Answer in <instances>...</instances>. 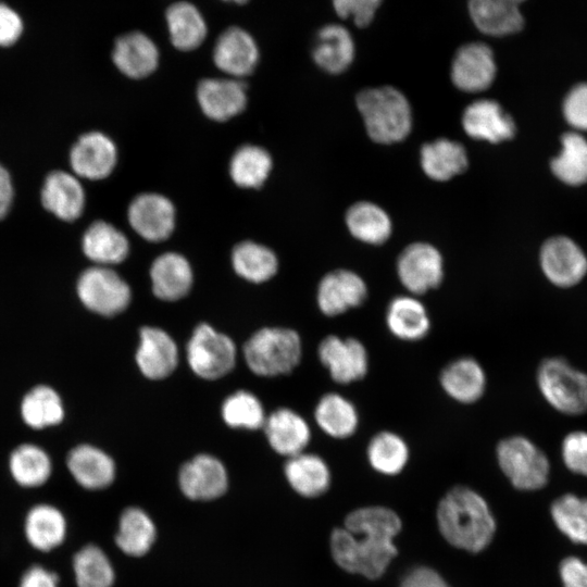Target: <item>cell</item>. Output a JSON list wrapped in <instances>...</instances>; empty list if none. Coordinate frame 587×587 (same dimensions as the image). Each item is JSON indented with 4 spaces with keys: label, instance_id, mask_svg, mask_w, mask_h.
I'll list each match as a JSON object with an SVG mask.
<instances>
[{
    "label": "cell",
    "instance_id": "4dcf8cb0",
    "mask_svg": "<svg viewBox=\"0 0 587 587\" xmlns=\"http://www.w3.org/2000/svg\"><path fill=\"white\" fill-rule=\"evenodd\" d=\"M158 537L154 521L139 507L125 508L117 520L114 542L121 552L141 558L150 552Z\"/></svg>",
    "mask_w": 587,
    "mask_h": 587
},
{
    "label": "cell",
    "instance_id": "5b68a950",
    "mask_svg": "<svg viewBox=\"0 0 587 587\" xmlns=\"http://www.w3.org/2000/svg\"><path fill=\"white\" fill-rule=\"evenodd\" d=\"M496 457L500 470L516 489L534 491L547 485L549 460L527 437L513 435L501 439L496 447Z\"/></svg>",
    "mask_w": 587,
    "mask_h": 587
},
{
    "label": "cell",
    "instance_id": "277c9868",
    "mask_svg": "<svg viewBox=\"0 0 587 587\" xmlns=\"http://www.w3.org/2000/svg\"><path fill=\"white\" fill-rule=\"evenodd\" d=\"M243 354L248 367L257 375L288 374L301 361L302 342L294 329L264 327L246 341Z\"/></svg>",
    "mask_w": 587,
    "mask_h": 587
},
{
    "label": "cell",
    "instance_id": "ac0fdd59",
    "mask_svg": "<svg viewBox=\"0 0 587 587\" xmlns=\"http://www.w3.org/2000/svg\"><path fill=\"white\" fill-rule=\"evenodd\" d=\"M212 58L220 71L239 79L254 71L259 63L260 52L249 32L238 26H230L216 38Z\"/></svg>",
    "mask_w": 587,
    "mask_h": 587
},
{
    "label": "cell",
    "instance_id": "bcb514c9",
    "mask_svg": "<svg viewBox=\"0 0 587 587\" xmlns=\"http://www.w3.org/2000/svg\"><path fill=\"white\" fill-rule=\"evenodd\" d=\"M221 414L233 428L258 429L263 427L266 419L261 401L246 390L228 396L222 404Z\"/></svg>",
    "mask_w": 587,
    "mask_h": 587
},
{
    "label": "cell",
    "instance_id": "b9f144b4",
    "mask_svg": "<svg viewBox=\"0 0 587 587\" xmlns=\"http://www.w3.org/2000/svg\"><path fill=\"white\" fill-rule=\"evenodd\" d=\"M232 265L243 279L251 283H263L276 274L278 260L266 246L246 240L234 247Z\"/></svg>",
    "mask_w": 587,
    "mask_h": 587
},
{
    "label": "cell",
    "instance_id": "4fadbf2b",
    "mask_svg": "<svg viewBox=\"0 0 587 587\" xmlns=\"http://www.w3.org/2000/svg\"><path fill=\"white\" fill-rule=\"evenodd\" d=\"M127 217L132 228L145 240H166L175 228L176 212L173 202L157 192L135 197L128 205Z\"/></svg>",
    "mask_w": 587,
    "mask_h": 587
},
{
    "label": "cell",
    "instance_id": "83f0119b",
    "mask_svg": "<svg viewBox=\"0 0 587 587\" xmlns=\"http://www.w3.org/2000/svg\"><path fill=\"white\" fill-rule=\"evenodd\" d=\"M40 199L42 207L65 222L77 220L84 212L86 197L78 178L65 171L50 172L43 182Z\"/></svg>",
    "mask_w": 587,
    "mask_h": 587
},
{
    "label": "cell",
    "instance_id": "60d3db41",
    "mask_svg": "<svg viewBox=\"0 0 587 587\" xmlns=\"http://www.w3.org/2000/svg\"><path fill=\"white\" fill-rule=\"evenodd\" d=\"M64 407L60 395L50 386L38 385L22 399L21 416L34 429L60 424L64 419Z\"/></svg>",
    "mask_w": 587,
    "mask_h": 587
},
{
    "label": "cell",
    "instance_id": "e575fe53",
    "mask_svg": "<svg viewBox=\"0 0 587 587\" xmlns=\"http://www.w3.org/2000/svg\"><path fill=\"white\" fill-rule=\"evenodd\" d=\"M165 21L170 41L177 50L192 51L205 40L207 22L200 10L189 1H176L168 5Z\"/></svg>",
    "mask_w": 587,
    "mask_h": 587
},
{
    "label": "cell",
    "instance_id": "d4e9b609",
    "mask_svg": "<svg viewBox=\"0 0 587 587\" xmlns=\"http://www.w3.org/2000/svg\"><path fill=\"white\" fill-rule=\"evenodd\" d=\"M135 359L143 376L149 379H163L170 376L178 364V348L165 330L145 326L140 329Z\"/></svg>",
    "mask_w": 587,
    "mask_h": 587
},
{
    "label": "cell",
    "instance_id": "f35d334b",
    "mask_svg": "<svg viewBox=\"0 0 587 587\" xmlns=\"http://www.w3.org/2000/svg\"><path fill=\"white\" fill-rule=\"evenodd\" d=\"M346 224L355 239L369 245L384 243L392 229L387 212L369 201L352 204L346 213Z\"/></svg>",
    "mask_w": 587,
    "mask_h": 587
},
{
    "label": "cell",
    "instance_id": "603a6c76",
    "mask_svg": "<svg viewBox=\"0 0 587 587\" xmlns=\"http://www.w3.org/2000/svg\"><path fill=\"white\" fill-rule=\"evenodd\" d=\"M462 126L471 138L498 143L515 134L513 118L492 99H478L462 114Z\"/></svg>",
    "mask_w": 587,
    "mask_h": 587
},
{
    "label": "cell",
    "instance_id": "8992f818",
    "mask_svg": "<svg viewBox=\"0 0 587 587\" xmlns=\"http://www.w3.org/2000/svg\"><path fill=\"white\" fill-rule=\"evenodd\" d=\"M536 380L542 397L557 411L569 415L587 411V374L565 359L553 357L541 361Z\"/></svg>",
    "mask_w": 587,
    "mask_h": 587
},
{
    "label": "cell",
    "instance_id": "db71d44e",
    "mask_svg": "<svg viewBox=\"0 0 587 587\" xmlns=\"http://www.w3.org/2000/svg\"><path fill=\"white\" fill-rule=\"evenodd\" d=\"M400 587H449L444 578L434 570L417 567L407 574Z\"/></svg>",
    "mask_w": 587,
    "mask_h": 587
},
{
    "label": "cell",
    "instance_id": "f1b7e54d",
    "mask_svg": "<svg viewBox=\"0 0 587 587\" xmlns=\"http://www.w3.org/2000/svg\"><path fill=\"white\" fill-rule=\"evenodd\" d=\"M263 428L270 446L287 458L303 452L311 440L308 422L288 408L272 412L265 419Z\"/></svg>",
    "mask_w": 587,
    "mask_h": 587
},
{
    "label": "cell",
    "instance_id": "cb8c5ba5",
    "mask_svg": "<svg viewBox=\"0 0 587 587\" xmlns=\"http://www.w3.org/2000/svg\"><path fill=\"white\" fill-rule=\"evenodd\" d=\"M160 60L159 48L145 33L133 30L116 38L112 61L117 70L133 79H141L151 75Z\"/></svg>",
    "mask_w": 587,
    "mask_h": 587
},
{
    "label": "cell",
    "instance_id": "681fc988",
    "mask_svg": "<svg viewBox=\"0 0 587 587\" xmlns=\"http://www.w3.org/2000/svg\"><path fill=\"white\" fill-rule=\"evenodd\" d=\"M566 121L577 129L587 130V82L576 84L564 99Z\"/></svg>",
    "mask_w": 587,
    "mask_h": 587
},
{
    "label": "cell",
    "instance_id": "7402d4cb",
    "mask_svg": "<svg viewBox=\"0 0 587 587\" xmlns=\"http://www.w3.org/2000/svg\"><path fill=\"white\" fill-rule=\"evenodd\" d=\"M355 58V41L341 23H327L315 33L312 45L314 63L328 74L347 71Z\"/></svg>",
    "mask_w": 587,
    "mask_h": 587
},
{
    "label": "cell",
    "instance_id": "2e32d148",
    "mask_svg": "<svg viewBox=\"0 0 587 587\" xmlns=\"http://www.w3.org/2000/svg\"><path fill=\"white\" fill-rule=\"evenodd\" d=\"M117 163L114 141L100 132H88L78 137L70 151V165L74 174L89 180L107 178Z\"/></svg>",
    "mask_w": 587,
    "mask_h": 587
},
{
    "label": "cell",
    "instance_id": "484cf974",
    "mask_svg": "<svg viewBox=\"0 0 587 587\" xmlns=\"http://www.w3.org/2000/svg\"><path fill=\"white\" fill-rule=\"evenodd\" d=\"M385 325L398 340L416 342L429 334L432 321L419 297L408 294L390 299L385 310Z\"/></svg>",
    "mask_w": 587,
    "mask_h": 587
},
{
    "label": "cell",
    "instance_id": "44dd1931",
    "mask_svg": "<svg viewBox=\"0 0 587 587\" xmlns=\"http://www.w3.org/2000/svg\"><path fill=\"white\" fill-rule=\"evenodd\" d=\"M197 100L203 114L225 122L241 113L247 104V89L238 78H205L197 87Z\"/></svg>",
    "mask_w": 587,
    "mask_h": 587
},
{
    "label": "cell",
    "instance_id": "8fae6325",
    "mask_svg": "<svg viewBox=\"0 0 587 587\" xmlns=\"http://www.w3.org/2000/svg\"><path fill=\"white\" fill-rule=\"evenodd\" d=\"M498 65L495 52L485 41H469L460 46L451 61L452 84L465 92H480L496 79Z\"/></svg>",
    "mask_w": 587,
    "mask_h": 587
},
{
    "label": "cell",
    "instance_id": "1f68e13d",
    "mask_svg": "<svg viewBox=\"0 0 587 587\" xmlns=\"http://www.w3.org/2000/svg\"><path fill=\"white\" fill-rule=\"evenodd\" d=\"M82 249L95 265L111 267L128 257L129 242L114 225L105 221H95L82 237Z\"/></svg>",
    "mask_w": 587,
    "mask_h": 587
},
{
    "label": "cell",
    "instance_id": "4316f807",
    "mask_svg": "<svg viewBox=\"0 0 587 587\" xmlns=\"http://www.w3.org/2000/svg\"><path fill=\"white\" fill-rule=\"evenodd\" d=\"M66 466L73 479L91 491L108 488L116 476L114 460L100 448L88 444L78 445L68 452Z\"/></svg>",
    "mask_w": 587,
    "mask_h": 587
},
{
    "label": "cell",
    "instance_id": "3957f363",
    "mask_svg": "<svg viewBox=\"0 0 587 587\" xmlns=\"http://www.w3.org/2000/svg\"><path fill=\"white\" fill-rule=\"evenodd\" d=\"M357 107L372 140L395 143L411 132L412 112L405 96L392 86L361 90Z\"/></svg>",
    "mask_w": 587,
    "mask_h": 587
},
{
    "label": "cell",
    "instance_id": "d590c367",
    "mask_svg": "<svg viewBox=\"0 0 587 587\" xmlns=\"http://www.w3.org/2000/svg\"><path fill=\"white\" fill-rule=\"evenodd\" d=\"M423 172L432 179L445 182L464 172L469 159L464 147L447 138L426 142L420 153Z\"/></svg>",
    "mask_w": 587,
    "mask_h": 587
},
{
    "label": "cell",
    "instance_id": "7c38bea8",
    "mask_svg": "<svg viewBox=\"0 0 587 587\" xmlns=\"http://www.w3.org/2000/svg\"><path fill=\"white\" fill-rule=\"evenodd\" d=\"M365 280L355 272L338 268L324 275L316 289L320 311L334 317L361 307L367 299Z\"/></svg>",
    "mask_w": 587,
    "mask_h": 587
},
{
    "label": "cell",
    "instance_id": "c3c4849f",
    "mask_svg": "<svg viewBox=\"0 0 587 587\" xmlns=\"http://www.w3.org/2000/svg\"><path fill=\"white\" fill-rule=\"evenodd\" d=\"M561 455L571 472L587 476V432L567 434L562 441Z\"/></svg>",
    "mask_w": 587,
    "mask_h": 587
},
{
    "label": "cell",
    "instance_id": "d6a6232c",
    "mask_svg": "<svg viewBox=\"0 0 587 587\" xmlns=\"http://www.w3.org/2000/svg\"><path fill=\"white\" fill-rule=\"evenodd\" d=\"M317 426L329 437L348 439L359 429L360 413L357 405L339 392L323 395L314 409Z\"/></svg>",
    "mask_w": 587,
    "mask_h": 587
},
{
    "label": "cell",
    "instance_id": "7bdbcfd3",
    "mask_svg": "<svg viewBox=\"0 0 587 587\" xmlns=\"http://www.w3.org/2000/svg\"><path fill=\"white\" fill-rule=\"evenodd\" d=\"M273 167L271 154L257 145L239 147L229 161V176L241 188H259L268 178Z\"/></svg>",
    "mask_w": 587,
    "mask_h": 587
},
{
    "label": "cell",
    "instance_id": "ab89813d",
    "mask_svg": "<svg viewBox=\"0 0 587 587\" xmlns=\"http://www.w3.org/2000/svg\"><path fill=\"white\" fill-rule=\"evenodd\" d=\"M9 471L13 480L23 488L43 486L52 474L49 454L33 444L16 447L9 458Z\"/></svg>",
    "mask_w": 587,
    "mask_h": 587
},
{
    "label": "cell",
    "instance_id": "6da1fadb",
    "mask_svg": "<svg viewBox=\"0 0 587 587\" xmlns=\"http://www.w3.org/2000/svg\"><path fill=\"white\" fill-rule=\"evenodd\" d=\"M344 526L330 536L335 562L347 572L378 578L397 554L394 538L401 529L399 516L384 507H366L349 513Z\"/></svg>",
    "mask_w": 587,
    "mask_h": 587
},
{
    "label": "cell",
    "instance_id": "ee69618b",
    "mask_svg": "<svg viewBox=\"0 0 587 587\" xmlns=\"http://www.w3.org/2000/svg\"><path fill=\"white\" fill-rule=\"evenodd\" d=\"M550 515L558 530L570 541L587 546V498L564 494L551 503Z\"/></svg>",
    "mask_w": 587,
    "mask_h": 587
},
{
    "label": "cell",
    "instance_id": "5bb4252c",
    "mask_svg": "<svg viewBox=\"0 0 587 587\" xmlns=\"http://www.w3.org/2000/svg\"><path fill=\"white\" fill-rule=\"evenodd\" d=\"M528 0H467L471 22L483 35L512 38L525 28L522 5Z\"/></svg>",
    "mask_w": 587,
    "mask_h": 587
},
{
    "label": "cell",
    "instance_id": "e0dca14e",
    "mask_svg": "<svg viewBox=\"0 0 587 587\" xmlns=\"http://www.w3.org/2000/svg\"><path fill=\"white\" fill-rule=\"evenodd\" d=\"M540 265L545 276L555 286L567 288L578 284L587 273V258L570 238L548 239L540 250Z\"/></svg>",
    "mask_w": 587,
    "mask_h": 587
},
{
    "label": "cell",
    "instance_id": "11a10c76",
    "mask_svg": "<svg viewBox=\"0 0 587 587\" xmlns=\"http://www.w3.org/2000/svg\"><path fill=\"white\" fill-rule=\"evenodd\" d=\"M14 189L9 171L0 164V221L4 218L12 205Z\"/></svg>",
    "mask_w": 587,
    "mask_h": 587
},
{
    "label": "cell",
    "instance_id": "30bf717a",
    "mask_svg": "<svg viewBox=\"0 0 587 587\" xmlns=\"http://www.w3.org/2000/svg\"><path fill=\"white\" fill-rule=\"evenodd\" d=\"M317 355L330 378L340 385H349L365 378L370 370L366 347L352 336L327 335L319 345Z\"/></svg>",
    "mask_w": 587,
    "mask_h": 587
},
{
    "label": "cell",
    "instance_id": "836d02e7",
    "mask_svg": "<svg viewBox=\"0 0 587 587\" xmlns=\"http://www.w3.org/2000/svg\"><path fill=\"white\" fill-rule=\"evenodd\" d=\"M284 474L290 487L305 498L323 495L328 490L332 480L325 460L305 451L288 458Z\"/></svg>",
    "mask_w": 587,
    "mask_h": 587
},
{
    "label": "cell",
    "instance_id": "ba28073f",
    "mask_svg": "<svg viewBox=\"0 0 587 587\" xmlns=\"http://www.w3.org/2000/svg\"><path fill=\"white\" fill-rule=\"evenodd\" d=\"M76 291L85 308L102 316L120 314L132 300L129 285L110 266L85 270L77 279Z\"/></svg>",
    "mask_w": 587,
    "mask_h": 587
},
{
    "label": "cell",
    "instance_id": "7a4b0ae2",
    "mask_svg": "<svg viewBox=\"0 0 587 587\" xmlns=\"http://www.w3.org/2000/svg\"><path fill=\"white\" fill-rule=\"evenodd\" d=\"M437 521L448 542L471 552L485 549L496 530L485 499L465 486L453 487L444 496L437 508Z\"/></svg>",
    "mask_w": 587,
    "mask_h": 587
},
{
    "label": "cell",
    "instance_id": "f546056e",
    "mask_svg": "<svg viewBox=\"0 0 587 587\" xmlns=\"http://www.w3.org/2000/svg\"><path fill=\"white\" fill-rule=\"evenodd\" d=\"M152 292L164 301H177L191 289L193 273L188 260L177 252H165L150 267Z\"/></svg>",
    "mask_w": 587,
    "mask_h": 587
},
{
    "label": "cell",
    "instance_id": "7dc6e473",
    "mask_svg": "<svg viewBox=\"0 0 587 587\" xmlns=\"http://www.w3.org/2000/svg\"><path fill=\"white\" fill-rule=\"evenodd\" d=\"M382 3L383 0H332L336 15L359 28L372 24Z\"/></svg>",
    "mask_w": 587,
    "mask_h": 587
},
{
    "label": "cell",
    "instance_id": "f907efd6",
    "mask_svg": "<svg viewBox=\"0 0 587 587\" xmlns=\"http://www.w3.org/2000/svg\"><path fill=\"white\" fill-rule=\"evenodd\" d=\"M559 577L562 587H587V562L570 555L559 564Z\"/></svg>",
    "mask_w": 587,
    "mask_h": 587
},
{
    "label": "cell",
    "instance_id": "9f6ffc18",
    "mask_svg": "<svg viewBox=\"0 0 587 587\" xmlns=\"http://www.w3.org/2000/svg\"><path fill=\"white\" fill-rule=\"evenodd\" d=\"M223 1L234 2L237 4H246L249 0H223Z\"/></svg>",
    "mask_w": 587,
    "mask_h": 587
},
{
    "label": "cell",
    "instance_id": "9c48e42d",
    "mask_svg": "<svg viewBox=\"0 0 587 587\" xmlns=\"http://www.w3.org/2000/svg\"><path fill=\"white\" fill-rule=\"evenodd\" d=\"M396 270L404 289L416 297L439 287L445 276L441 253L427 242L407 246L398 257Z\"/></svg>",
    "mask_w": 587,
    "mask_h": 587
},
{
    "label": "cell",
    "instance_id": "8d00e7d4",
    "mask_svg": "<svg viewBox=\"0 0 587 587\" xmlns=\"http://www.w3.org/2000/svg\"><path fill=\"white\" fill-rule=\"evenodd\" d=\"M76 587H113L116 580L114 565L107 552L96 544H86L71 559Z\"/></svg>",
    "mask_w": 587,
    "mask_h": 587
},
{
    "label": "cell",
    "instance_id": "f6af8a7d",
    "mask_svg": "<svg viewBox=\"0 0 587 587\" xmlns=\"http://www.w3.org/2000/svg\"><path fill=\"white\" fill-rule=\"evenodd\" d=\"M553 174L569 185L587 182V140L576 133L562 137L561 153L551 161Z\"/></svg>",
    "mask_w": 587,
    "mask_h": 587
},
{
    "label": "cell",
    "instance_id": "9a60e30c",
    "mask_svg": "<svg viewBox=\"0 0 587 587\" xmlns=\"http://www.w3.org/2000/svg\"><path fill=\"white\" fill-rule=\"evenodd\" d=\"M178 486L189 500L211 501L227 491L228 474L217 458L201 453L182 465Z\"/></svg>",
    "mask_w": 587,
    "mask_h": 587
},
{
    "label": "cell",
    "instance_id": "f5cc1de1",
    "mask_svg": "<svg viewBox=\"0 0 587 587\" xmlns=\"http://www.w3.org/2000/svg\"><path fill=\"white\" fill-rule=\"evenodd\" d=\"M17 587H60V576L43 564H32L21 574Z\"/></svg>",
    "mask_w": 587,
    "mask_h": 587
},
{
    "label": "cell",
    "instance_id": "d6986e66",
    "mask_svg": "<svg viewBox=\"0 0 587 587\" xmlns=\"http://www.w3.org/2000/svg\"><path fill=\"white\" fill-rule=\"evenodd\" d=\"M22 526L27 545L41 553L59 549L68 536L66 515L59 507L48 502L32 505L23 519Z\"/></svg>",
    "mask_w": 587,
    "mask_h": 587
},
{
    "label": "cell",
    "instance_id": "816d5d0a",
    "mask_svg": "<svg viewBox=\"0 0 587 587\" xmlns=\"http://www.w3.org/2000/svg\"><path fill=\"white\" fill-rule=\"evenodd\" d=\"M23 33V21L17 12L0 2V47L14 45Z\"/></svg>",
    "mask_w": 587,
    "mask_h": 587
},
{
    "label": "cell",
    "instance_id": "ffe728a7",
    "mask_svg": "<svg viewBox=\"0 0 587 587\" xmlns=\"http://www.w3.org/2000/svg\"><path fill=\"white\" fill-rule=\"evenodd\" d=\"M442 391L461 404L480 400L487 388V374L478 360L463 355L449 361L438 376Z\"/></svg>",
    "mask_w": 587,
    "mask_h": 587
},
{
    "label": "cell",
    "instance_id": "74e56055",
    "mask_svg": "<svg viewBox=\"0 0 587 587\" xmlns=\"http://www.w3.org/2000/svg\"><path fill=\"white\" fill-rule=\"evenodd\" d=\"M366 459L370 466L383 475L400 474L410 460V446L398 433L379 430L366 445Z\"/></svg>",
    "mask_w": 587,
    "mask_h": 587
},
{
    "label": "cell",
    "instance_id": "52a82bcc",
    "mask_svg": "<svg viewBox=\"0 0 587 587\" xmlns=\"http://www.w3.org/2000/svg\"><path fill=\"white\" fill-rule=\"evenodd\" d=\"M187 363L203 379H217L229 373L236 363V346L225 334L211 325L199 324L186 347Z\"/></svg>",
    "mask_w": 587,
    "mask_h": 587
}]
</instances>
